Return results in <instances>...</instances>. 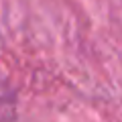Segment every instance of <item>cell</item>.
I'll return each instance as SVG.
<instances>
[{"instance_id": "1", "label": "cell", "mask_w": 122, "mask_h": 122, "mask_svg": "<svg viewBox=\"0 0 122 122\" xmlns=\"http://www.w3.org/2000/svg\"><path fill=\"white\" fill-rule=\"evenodd\" d=\"M14 116V98L8 94L2 83H0V122L4 120H12Z\"/></svg>"}]
</instances>
